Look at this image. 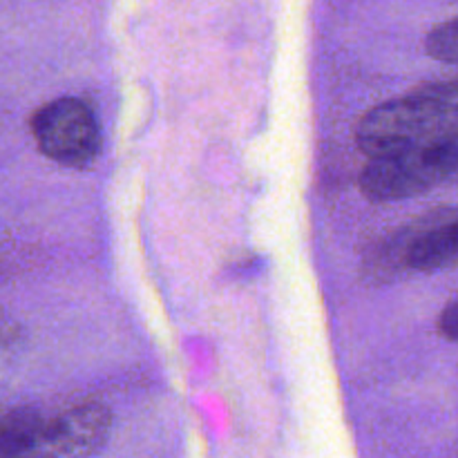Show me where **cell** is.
Returning <instances> with one entry per match:
<instances>
[{"label":"cell","instance_id":"obj_1","mask_svg":"<svg viewBox=\"0 0 458 458\" xmlns=\"http://www.w3.org/2000/svg\"><path fill=\"white\" fill-rule=\"evenodd\" d=\"M454 128H458V97L441 81L420 85L405 97L365 112L356 125V141L367 157H380Z\"/></svg>","mask_w":458,"mask_h":458},{"label":"cell","instance_id":"obj_8","mask_svg":"<svg viewBox=\"0 0 458 458\" xmlns=\"http://www.w3.org/2000/svg\"><path fill=\"white\" fill-rule=\"evenodd\" d=\"M445 85H447V88H450V89H452V92H454V94H456V97H458V79L445 81Z\"/></svg>","mask_w":458,"mask_h":458},{"label":"cell","instance_id":"obj_3","mask_svg":"<svg viewBox=\"0 0 458 458\" xmlns=\"http://www.w3.org/2000/svg\"><path fill=\"white\" fill-rule=\"evenodd\" d=\"M110 432L112 411L103 403H81L52 419H40L4 458H92Z\"/></svg>","mask_w":458,"mask_h":458},{"label":"cell","instance_id":"obj_4","mask_svg":"<svg viewBox=\"0 0 458 458\" xmlns=\"http://www.w3.org/2000/svg\"><path fill=\"white\" fill-rule=\"evenodd\" d=\"M31 134L47 159L70 168L92 164L101 148V130L92 107L74 97L54 98L31 116Z\"/></svg>","mask_w":458,"mask_h":458},{"label":"cell","instance_id":"obj_5","mask_svg":"<svg viewBox=\"0 0 458 458\" xmlns=\"http://www.w3.org/2000/svg\"><path fill=\"white\" fill-rule=\"evenodd\" d=\"M43 419L34 410H12L0 414V458H4Z\"/></svg>","mask_w":458,"mask_h":458},{"label":"cell","instance_id":"obj_6","mask_svg":"<svg viewBox=\"0 0 458 458\" xmlns=\"http://www.w3.org/2000/svg\"><path fill=\"white\" fill-rule=\"evenodd\" d=\"M425 52L434 61L458 65V16L434 27L425 38Z\"/></svg>","mask_w":458,"mask_h":458},{"label":"cell","instance_id":"obj_7","mask_svg":"<svg viewBox=\"0 0 458 458\" xmlns=\"http://www.w3.org/2000/svg\"><path fill=\"white\" fill-rule=\"evenodd\" d=\"M438 334L445 340L458 343V298L452 300L438 316Z\"/></svg>","mask_w":458,"mask_h":458},{"label":"cell","instance_id":"obj_2","mask_svg":"<svg viewBox=\"0 0 458 458\" xmlns=\"http://www.w3.org/2000/svg\"><path fill=\"white\" fill-rule=\"evenodd\" d=\"M458 174V128L405 150L369 157L362 168L360 192L374 204L419 197Z\"/></svg>","mask_w":458,"mask_h":458}]
</instances>
